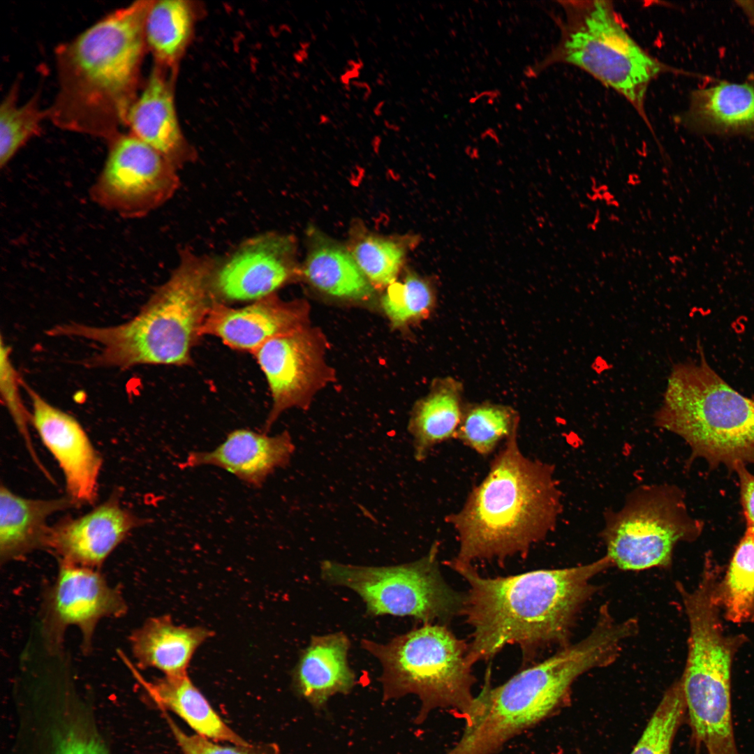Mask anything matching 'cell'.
I'll return each mask as SVG.
<instances>
[{"mask_svg":"<svg viewBox=\"0 0 754 754\" xmlns=\"http://www.w3.org/2000/svg\"><path fill=\"white\" fill-rule=\"evenodd\" d=\"M92 200L124 218H140L163 205L179 187L177 168L138 138L120 133L110 142Z\"/></svg>","mask_w":754,"mask_h":754,"instance_id":"7c38bea8","label":"cell"},{"mask_svg":"<svg viewBox=\"0 0 754 754\" xmlns=\"http://www.w3.org/2000/svg\"><path fill=\"white\" fill-rule=\"evenodd\" d=\"M303 273L315 288L332 296L367 299L373 286L346 249L328 241L317 243L309 251Z\"/></svg>","mask_w":754,"mask_h":754,"instance_id":"83f0119b","label":"cell"},{"mask_svg":"<svg viewBox=\"0 0 754 754\" xmlns=\"http://www.w3.org/2000/svg\"><path fill=\"white\" fill-rule=\"evenodd\" d=\"M679 122L692 132L718 136H754V76L727 80L691 91Z\"/></svg>","mask_w":754,"mask_h":754,"instance_id":"7402d4cb","label":"cell"},{"mask_svg":"<svg viewBox=\"0 0 754 754\" xmlns=\"http://www.w3.org/2000/svg\"><path fill=\"white\" fill-rule=\"evenodd\" d=\"M438 545L415 561L392 566H362L325 560L320 577L332 586L357 593L371 616H412L424 623L447 625L462 614L465 593L443 578L438 561Z\"/></svg>","mask_w":754,"mask_h":754,"instance_id":"8fae6325","label":"cell"},{"mask_svg":"<svg viewBox=\"0 0 754 754\" xmlns=\"http://www.w3.org/2000/svg\"><path fill=\"white\" fill-rule=\"evenodd\" d=\"M253 354L272 399L263 427V432L268 433L284 411L306 404L307 395L321 376L323 357L318 342L302 327L269 339Z\"/></svg>","mask_w":754,"mask_h":754,"instance_id":"ac0fdd59","label":"cell"},{"mask_svg":"<svg viewBox=\"0 0 754 754\" xmlns=\"http://www.w3.org/2000/svg\"><path fill=\"white\" fill-rule=\"evenodd\" d=\"M212 634L202 626H179L163 615L147 619L132 633L130 642L140 667L177 676L187 674L195 651Z\"/></svg>","mask_w":754,"mask_h":754,"instance_id":"d4e9b609","label":"cell"},{"mask_svg":"<svg viewBox=\"0 0 754 754\" xmlns=\"http://www.w3.org/2000/svg\"><path fill=\"white\" fill-rule=\"evenodd\" d=\"M73 693L17 701L9 754H112L94 707Z\"/></svg>","mask_w":754,"mask_h":754,"instance_id":"4fadbf2b","label":"cell"},{"mask_svg":"<svg viewBox=\"0 0 754 754\" xmlns=\"http://www.w3.org/2000/svg\"><path fill=\"white\" fill-rule=\"evenodd\" d=\"M301 313L274 294L240 308L216 300L201 329V335L216 337L228 347L253 353L279 335L301 327Z\"/></svg>","mask_w":754,"mask_h":754,"instance_id":"ffe728a7","label":"cell"},{"mask_svg":"<svg viewBox=\"0 0 754 754\" xmlns=\"http://www.w3.org/2000/svg\"><path fill=\"white\" fill-rule=\"evenodd\" d=\"M194 12L188 1H151L147 12L144 32L146 45L161 66H172L189 43Z\"/></svg>","mask_w":754,"mask_h":754,"instance_id":"f1b7e54d","label":"cell"},{"mask_svg":"<svg viewBox=\"0 0 754 754\" xmlns=\"http://www.w3.org/2000/svg\"><path fill=\"white\" fill-rule=\"evenodd\" d=\"M461 386L453 378L437 380L429 394L415 407L408 425L414 457L424 460L436 445L455 438L464 406Z\"/></svg>","mask_w":754,"mask_h":754,"instance_id":"4316f807","label":"cell"},{"mask_svg":"<svg viewBox=\"0 0 754 754\" xmlns=\"http://www.w3.org/2000/svg\"><path fill=\"white\" fill-rule=\"evenodd\" d=\"M718 566L706 558L693 590L677 584L689 623L688 654L680 679L693 736L707 754H735L731 681L735 653L744 637L727 635L722 625Z\"/></svg>","mask_w":754,"mask_h":754,"instance_id":"8992f818","label":"cell"},{"mask_svg":"<svg viewBox=\"0 0 754 754\" xmlns=\"http://www.w3.org/2000/svg\"><path fill=\"white\" fill-rule=\"evenodd\" d=\"M267 434L245 428L235 429L212 450L189 452L179 467L216 466L251 487H260L276 469L290 463L295 449L287 431L275 436Z\"/></svg>","mask_w":754,"mask_h":754,"instance_id":"d6986e66","label":"cell"},{"mask_svg":"<svg viewBox=\"0 0 754 754\" xmlns=\"http://www.w3.org/2000/svg\"><path fill=\"white\" fill-rule=\"evenodd\" d=\"M145 686L160 709L178 716L194 734L220 743H249L226 723L187 674L163 676Z\"/></svg>","mask_w":754,"mask_h":754,"instance_id":"484cf974","label":"cell"},{"mask_svg":"<svg viewBox=\"0 0 754 754\" xmlns=\"http://www.w3.org/2000/svg\"><path fill=\"white\" fill-rule=\"evenodd\" d=\"M146 522L123 506L116 491L87 513L50 526L45 548L60 563L98 570L114 549Z\"/></svg>","mask_w":754,"mask_h":754,"instance_id":"e0dca14e","label":"cell"},{"mask_svg":"<svg viewBox=\"0 0 754 754\" xmlns=\"http://www.w3.org/2000/svg\"><path fill=\"white\" fill-rule=\"evenodd\" d=\"M604 519L606 555L623 570L669 568L677 543L693 541L703 527L688 512L682 491L665 483L636 487Z\"/></svg>","mask_w":754,"mask_h":754,"instance_id":"30bf717a","label":"cell"},{"mask_svg":"<svg viewBox=\"0 0 754 754\" xmlns=\"http://www.w3.org/2000/svg\"><path fill=\"white\" fill-rule=\"evenodd\" d=\"M216 265L212 258L183 251L170 278L128 321L107 327L60 324L49 333L96 343L98 351L85 362L89 368L188 364L205 318L219 300L213 286Z\"/></svg>","mask_w":754,"mask_h":754,"instance_id":"277c9868","label":"cell"},{"mask_svg":"<svg viewBox=\"0 0 754 754\" xmlns=\"http://www.w3.org/2000/svg\"><path fill=\"white\" fill-rule=\"evenodd\" d=\"M564 20L558 44L543 59L528 67L535 77L556 63L578 67L623 96L644 115L645 96L651 81L671 68L647 53L623 27L608 1H559Z\"/></svg>","mask_w":754,"mask_h":754,"instance_id":"9c48e42d","label":"cell"},{"mask_svg":"<svg viewBox=\"0 0 754 754\" xmlns=\"http://www.w3.org/2000/svg\"><path fill=\"white\" fill-rule=\"evenodd\" d=\"M734 471L739 479L741 501L747 526L754 527V474L744 464L737 466Z\"/></svg>","mask_w":754,"mask_h":754,"instance_id":"74e56055","label":"cell"},{"mask_svg":"<svg viewBox=\"0 0 754 754\" xmlns=\"http://www.w3.org/2000/svg\"><path fill=\"white\" fill-rule=\"evenodd\" d=\"M469 586L462 615L472 628L467 658L473 665L517 645L524 663L542 649L568 645L575 620L594 594L592 580L612 566L603 557L586 564L485 577L473 564L445 562Z\"/></svg>","mask_w":754,"mask_h":754,"instance_id":"6da1fadb","label":"cell"},{"mask_svg":"<svg viewBox=\"0 0 754 754\" xmlns=\"http://www.w3.org/2000/svg\"><path fill=\"white\" fill-rule=\"evenodd\" d=\"M18 82L6 94L0 108V164L6 165L30 139L40 133L47 110L39 106L38 95L17 103Z\"/></svg>","mask_w":754,"mask_h":754,"instance_id":"1f68e13d","label":"cell"},{"mask_svg":"<svg viewBox=\"0 0 754 754\" xmlns=\"http://www.w3.org/2000/svg\"><path fill=\"white\" fill-rule=\"evenodd\" d=\"M686 711L679 680L665 693L631 754H670L674 734Z\"/></svg>","mask_w":754,"mask_h":754,"instance_id":"d6a6232c","label":"cell"},{"mask_svg":"<svg viewBox=\"0 0 754 754\" xmlns=\"http://www.w3.org/2000/svg\"><path fill=\"white\" fill-rule=\"evenodd\" d=\"M294 246L290 236L275 232L244 242L217 262L213 286L218 300L254 302L274 294L294 274Z\"/></svg>","mask_w":754,"mask_h":754,"instance_id":"2e32d148","label":"cell"},{"mask_svg":"<svg viewBox=\"0 0 754 754\" xmlns=\"http://www.w3.org/2000/svg\"><path fill=\"white\" fill-rule=\"evenodd\" d=\"M350 646L347 635L337 632L311 637L300 653L292 672L293 687L313 709H323L332 696L347 695L354 688L356 677L348 661Z\"/></svg>","mask_w":754,"mask_h":754,"instance_id":"603a6c76","label":"cell"},{"mask_svg":"<svg viewBox=\"0 0 754 754\" xmlns=\"http://www.w3.org/2000/svg\"><path fill=\"white\" fill-rule=\"evenodd\" d=\"M362 647L382 666L383 700L415 695L420 701L415 721L432 711L454 710L465 719L475 701V678L467 658L468 644L441 623H424L385 644L369 640Z\"/></svg>","mask_w":754,"mask_h":754,"instance_id":"ba28073f","label":"cell"},{"mask_svg":"<svg viewBox=\"0 0 754 754\" xmlns=\"http://www.w3.org/2000/svg\"><path fill=\"white\" fill-rule=\"evenodd\" d=\"M435 294L429 282L415 274L387 286L381 306L394 326L424 318L434 307Z\"/></svg>","mask_w":754,"mask_h":754,"instance_id":"836d02e7","label":"cell"},{"mask_svg":"<svg viewBox=\"0 0 754 754\" xmlns=\"http://www.w3.org/2000/svg\"><path fill=\"white\" fill-rule=\"evenodd\" d=\"M162 711L182 754H283L279 746L273 742H249L244 745L224 744L187 733L166 711Z\"/></svg>","mask_w":754,"mask_h":754,"instance_id":"8d00e7d4","label":"cell"},{"mask_svg":"<svg viewBox=\"0 0 754 754\" xmlns=\"http://www.w3.org/2000/svg\"><path fill=\"white\" fill-rule=\"evenodd\" d=\"M349 251L369 282L380 286H388L396 281L405 257L400 244L371 235L357 240Z\"/></svg>","mask_w":754,"mask_h":754,"instance_id":"e575fe53","label":"cell"},{"mask_svg":"<svg viewBox=\"0 0 754 754\" xmlns=\"http://www.w3.org/2000/svg\"><path fill=\"white\" fill-rule=\"evenodd\" d=\"M22 385L31 401V423L62 471L66 496L75 506L93 505L103 465L100 453L76 418Z\"/></svg>","mask_w":754,"mask_h":754,"instance_id":"9a60e30c","label":"cell"},{"mask_svg":"<svg viewBox=\"0 0 754 754\" xmlns=\"http://www.w3.org/2000/svg\"><path fill=\"white\" fill-rule=\"evenodd\" d=\"M718 593L727 620L754 622V527L747 526L720 579Z\"/></svg>","mask_w":754,"mask_h":754,"instance_id":"f546056e","label":"cell"},{"mask_svg":"<svg viewBox=\"0 0 754 754\" xmlns=\"http://www.w3.org/2000/svg\"><path fill=\"white\" fill-rule=\"evenodd\" d=\"M654 424L684 440L690 460L734 471L754 464V400L730 387L704 358L672 369Z\"/></svg>","mask_w":754,"mask_h":754,"instance_id":"52a82bcc","label":"cell"},{"mask_svg":"<svg viewBox=\"0 0 754 754\" xmlns=\"http://www.w3.org/2000/svg\"><path fill=\"white\" fill-rule=\"evenodd\" d=\"M737 5L748 18L749 22L754 27V1H736Z\"/></svg>","mask_w":754,"mask_h":754,"instance_id":"f35d334b","label":"cell"},{"mask_svg":"<svg viewBox=\"0 0 754 754\" xmlns=\"http://www.w3.org/2000/svg\"><path fill=\"white\" fill-rule=\"evenodd\" d=\"M131 135L165 156L177 168L193 159L178 120L172 84L157 64L130 108Z\"/></svg>","mask_w":754,"mask_h":754,"instance_id":"44dd1931","label":"cell"},{"mask_svg":"<svg viewBox=\"0 0 754 754\" xmlns=\"http://www.w3.org/2000/svg\"><path fill=\"white\" fill-rule=\"evenodd\" d=\"M610 659L606 641L591 632L499 686H491L488 672L464 719L460 738L444 754H496L508 741L559 708L576 679L591 669L608 665Z\"/></svg>","mask_w":754,"mask_h":754,"instance_id":"5b68a950","label":"cell"},{"mask_svg":"<svg viewBox=\"0 0 754 754\" xmlns=\"http://www.w3.org/2000/svg\"><path fill=\"white\" fill-rule=\"evenodd\" d=\"M151 1L118 8L58 45V89L47 117L57 127L109 142L126 126L138 96Z\"/></svg>","mask_w":754,"mask_h":754,"instance_id":"7a4b0ae2","label":"cell"},{"mask_svg":"<svg viewBox=\"0 0 754 754\" xmlns=\"http://www.w3.org/2000/svg\"><path fill=\"white\" fill-rule=\"evenodd\" d=\"M75 507L67 496L50 499L29 498L0 487V559L1 563L22 559L45 548L54 514Z\"/></svg>","mask_w":754,"mask_h":754,"instance_id":"cb8c5ba5","label":"cell"},{"mask_svg":"<svg viewBox=\"0 0 754 754\" xmlns=\"http://www.w3.org/2000/svg\"><path fill=\"white\" fill-rule=\"evenodd\" d=\"M517 429L505 440L462 508L445 517L459 543L454 562L524 558L556 524L562 497L554 468L522 453Z\"/></svg>","mask_w":754,"mask_h":754,"instance_id":"3957f363","label":"cell"},{"mask_svg":"<svg viewBox=\"0 0 754 754\" xmlns=\"http://www.w3.org/2000/svg\"><path fill=\"white\" fill-rule=\"evenodd\" d=\"M127 606L121 593L111 586L97 569L60 563L56 580L45 601L43 631L50 649H56L64 633L77 626L89 650L95 627L105 617H119Z\"/></svg>","mask_w":754,"mask_h":754,"instance_id":"5bb4252c","label":"cell"},{"mask_svg":"<svg viewBox=\"0 0 754 754\" xmlns=\"http://www.w3.org/2000/svg\"><path fill=\"white\" fill-rule=\"evenodd\" d=\"M10 347L1 340L0 350V390L1 398L8 409L17 430L22 436L28 450L36 464L45 473L40 464L34 446L32 444L29 428L31 423V413L27 411L20 392L22 381L11 362Z\"/></svg>","mask_w":754,"mask_h":754,"instance_id":"d590c367","label":"cell"},{"mask_svg":"<svg viewBox=\"0 0 754 754\" xmlns=\"http://www.w3.org/2000/svg\"><path fill=\"white\" fill-rule=\"evenodd\" d=\"M519 421L517 413L508 406L490 403L475 404L464 409L455 438L486 456L518 429Z\"/></svg>","mask_w":754,"mask_h":754,"instance_id":"4dcf8cb0","label":"cell"}]
</instances>
